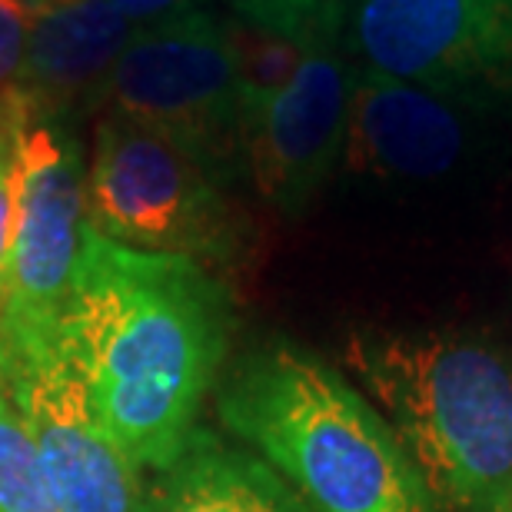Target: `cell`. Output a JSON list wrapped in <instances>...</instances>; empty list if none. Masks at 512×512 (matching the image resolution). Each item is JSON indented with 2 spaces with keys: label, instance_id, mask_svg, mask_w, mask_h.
Segmentation results:
<instances>
[{
  "label": "cell",
  "instance_id": "obj_1",
  "mask_svg": "<svg viewBox=\"0 0 512 512\" xmlns=\"http://www.w3.org/2000/svg\"><path fill=\"white\" fill-rule=\"evenodd\" d=\"M227 296L207 266L87 227L57 336L133 469L177 463L227 353Z\"/></svg>",
  "mask_w": 512,
  "mask_h": 512
},
{
  "label": "cell",
  "instance_id": "obj_2",
  "mask_svg": "<svg viewBox=\"0 0 512 512\" xmlns=\"http://www.w3.org/2000/svg\"><path fill=\"white\" fill-rule=\"evenodd\" d=\"M346 370L376 406L436 512L512 509V356L459 333L363 330Z\"/></svg>",
  "mask_w": 512,
  "mask_h": 512
},
{
  "label": "cell",
  "instance_id": "obj_3",
  "mask_svg": "<svg viewBox=\"0 0 512 512\" xmlns=\"http://www.w3.org/2000/svg\"><path fill=\"white\" fill-rule=\"evenodd\" d=\"M220 416L313 512H436L376 406L296 346L253 353L223 389Z\"/></svg>",
  "mask_w": 512,
  "mask_h": 512
},
{
  "label": "cell",
  "instance_id": "obj_4",
  "mask_svg": "<svg viewBox=\"0 0 512 512\" xmlns=\"http://www.w3.org/2000/svg\"><path fill=\"white\" fill-rule=\"evenodd\" d=\"M87 227L120 247L183 256L200 266L237 253V217L220 173L167 133L107 114L84 180Z\"/></svg>",
  "mask_w": 512,
  "mask_h": 512
},
{
  "label": "cell",
  "instance_id": "obj_5",
  "mask_svg": "<svg viewBox=\"0 0 512 512\" xmlns=\"http://www.w3.org/2000/svg\"><path fill=\"white\" fill-rule=\"evenodd\" d=\"M100 104L137 120L223 173L243 153V97L227 24L207 10H170L137 24L107 77Z\"/></svg>",
  "mask_w": 512,
  "mask_h": 512
},
{
  "label": "cell",
  "instance_id": "obj_6",
  "mask_svg": "<svg viewBox=\"0 0 512 512\" xmlns=\"http://www.w3.org/2000/svg\"><path fill=\"white\" fill-rule=\"evenodd\" d=\"M14 150V253L0 333L34 336L57 330L60 310L74 286L87 237V177L67 130L54 117L34 114L20 94Z\"/></svg>",
  "mask_w": 512,
  "mask_h": 512
},
{
  "label": "cell",
  "instance_id": "obj_7",
  "mask_svg": "<svg viewBox=\"0 0 512 512\" xmlns=\"http://www.w3.org/2000/svg\"><path fill=\"white\" fill-rule=\"evenodd\" d=\"M363 70L469 100L512 90V0H353Z\"/></svg>",
  "mask_w": 512,
  "mask_h": 512
},
{
  "label": "cell",
  "instance_id": "obj_8",
  "mask_svg": "<svg viewBox=\"0 0 512 512\" xmlns=\"http://www.w3.org/2000/svg\"><path fill=\"white\" fill-rule=\"evenodd\" d=\"M0 386L34 439L60 512H137V469L100 426L57 330L0 333Z\"/></svg>",
  "mask_w": 512,
  "mask_h": 512
},
{
  "label": "cell",
  "instance_id": "obj_9",
  "mask_svg": "<svg viewBox=\"0 0 512 512\" xmlns=\"http://www.w3.org/2000/svg\"><path fill=\"white\" fill-rule=\"evenodd\" d=\"M346 44V10L340 0H326L286 87L243 117V157L253 183L283 213H300L343 153L353 90Z\"/></svg>",
  "mask_w": 512,
  "mask_h": 512
},
{
  "label": "cell",
  "instance_id": "obj_10",
  "mask_svg": "<svg viewBox=\"0 0 512 512\" xmlns=\"http://www.w3.org/2000/svg\"><path fill=\"white\" fill-rule=\"evenodd\" d=\"M466 150L459 100L373 70H353L343 153L350 167L396 180L443 177Z\"/></svg>",
  "mask_w": 512,
  "mask_h": 512
},
{
  "label": "cell",
  "instance_id": "obj_11",
  "mask_svg": "<svg viewBox=\"0 0 512 512\" xmlns=\"http://www.w3.org/2000/svg\"><path fill=\"white\" fill-rule=\"evenodd\" d=\"M130 34L133 24L110 0L40 10L14 90L40 117L70 107H100L107 77Z\"/></svg>",
  "mask_w": 512,
  "mask_h": 512
},
{
  "label": "cell",
  "instance_id": "obj_12",
  "mask_svg": "<svg viewBox=\"0 0 512 512\" xmlns=\"http://www.w3.org/2000/svg\"><path fill=\"white\" fill-rule=\"evenodd\" d=\"M163 476L160 512H300L263 463L203 429Z\"/></svg>",
  "mask_w": 512,
  "mask_h": 512
},
{
  "label": "cell",
  "instance_id": "obj_13",
  "mask_svg": "<svg viewBox=\"0 0 512 512\" xmlns=\"http://www.w3.org/2000/svg\"><path fill=\"white\" fill-rule=\"evenodd\" d=\"M0 512H60L24 419L0 386Z\"/></svg>",
  "mask_w": 512,
  "mask_h": 512
},
{
  "label": "cell",
  "instance_id": "obj_14",
  "mask_svg": "<svg viewBox=\"0 0 512 512\" xmlns=\"http://www.w3.org/2000/svg\"><path fill=\"white\" fill-rule=\"evenodd\" d=\"M14 124H17V94L10 87L0 94V313H4L10 253H14V187H17Z\"/></svg>",
  "mask_w": 512,
  "mask_h": 512
},
{
  "label": "cell",
  "instance_id": "obj_15",
  "mask_svg": "<svg viewBox=\"0 0 512 512\" xmlns=\"http://www.w3.org/2000/svg\"><path fill=\"white\" fill-rule=\"evenodd\" d=\"M40 7L34 0H0V94L17 84L20 60Z\"/></svg>",
  "mask_w": 512,
  "mask_h": 512
},
{
  "label": "cell",
  "instance_id": "obj_16",
  "mask_svg": "<svg viewBox=\"0 0 512 512\" xmlns=\"http://www.w3.org/2000/svg\"><path fill=\"white\" fill-rule=\"evenodd\" d=\"M110 4L137 27V24H147L153 17L170 14V10H180V4H187V0H110Z\"/></svg>",
  "mask_w": 512,
  "mask_h": 512
},
{
  "label": "cell",
  "instance_id": "obj_17",
  "mask_svg": "<svg viewBox=\"0 0 512 512\" xmlns=\"http://www.w3.org/2000/svg\"><path fill=\"white\" fill-rule=\"evenodd\" d=\"M40 10H50V7H67V4H80V0H34Z\"/></svg>",
  "mask_w": 512,
  "mask_h": 512
},
{
  "label": "cell",
  "instance_id": "obj_18",
  "mask_svg": "<svg viewBox=\"0 0 512 512\" xmlns=\"http://www.w3.org/2000/svg\"><path fill=\"white\" fill-rule=\"evenodd\" d=\"M509 512H512V509H509Z\"/></svg>",
  "mask_w": 512,
  "mask_h": 512
}]
</instances>
